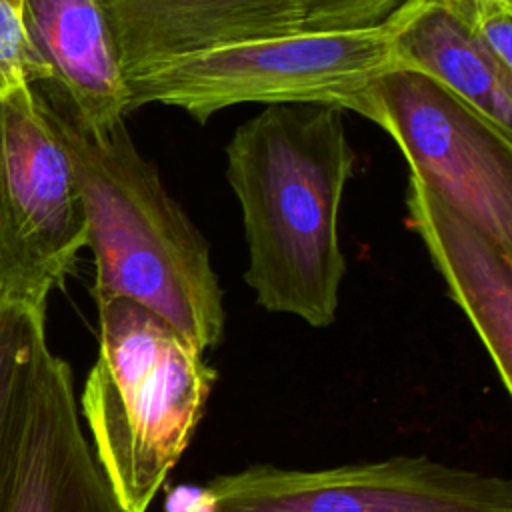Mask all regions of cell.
Listing matches in <instances>:
<instances>
[{"instance_id":"obj_2","label":"cell","mask_w":512,"mask_h":512,"mask_svg":"<svg viewBox=\"0 0 512 512\" xmlns=\"http://www.w3.org/2000/svg\"><path fill=\"white\" fill-rule=\"evenodd\" d=\"M32 88L74 168L94 256V300H134L202 352L216 348L226 314L210 246L134 144L126 118L92 132L48 82Z\"/></svg>"},{"instance_id":"obj_8","label":"cell","mask_w":512,"mask_h":512,"mask_svg":"<svg viewBox=\"0 0 512 512\" xmlns=\"http://www.w3.org/2000/svg\"><path fill=\"white\" fill-rule=\"evenodd\" d=\"M4 512H126L80 426L72 370L40 338L10 500Z\"/></svg>"},{"instance_id":"obj_18","label":"cell","mask_w":512,"mask_h":512,"mask_svg":"<svg viewBox=\"0 0 512 512\" xmlns=\"http://www.w3.org/2000/svg\"><path fill=\"white\" fill-rule=\"evenodd\" d=\"M8 2L12 4V8H14V10H18V12L22 10V2H24V0H8Z\"/></svg>"},{"instance_id":"obj_9","label":"cell","mask_w":512,"mask_h":512,"mask_svg":"<svg viewBox=\"0 0 512 512\" xmlns=\"http://www.w3.org/2000/svg\"><path fill=\"white\" fill-rule=\"evenodd\" d=\"M408 224L424 242L450 298L468 316L506 394L512 392V250L410 172Z\"/></svg>"},{"instance_id":"obj_6","label":"cell","mask_w":512,"mask_h":512,"mask_svg":"<svg viewBox=\"0 0 512 512\" xmlns=\"http://www.w3.org/2000/svg\"><path fill=\"white\" fill-rule=\"evenodd\" d=\"M84 246L70 156L34 88H18L0 98V300L46 310Z\"/></svg>"},{"instance_id":"obj_15","label":"cell","mask_w":512,"mask_h":512,"mask_svg":"<svg viewBox=\"0 0 512 512\" xmlns=\"http://www.w3.org/2000/svg\"><path fill=\"white\" fill-rule=\"evenodd\" d=\"M304 32H344L386 22L406 0H298Z\"/></svg>"},{"instance_id":"obj_16","label":"cell","mask_w":512,"mask_h":512,"mask_svg":"<svg viewBox=\"0 0 512 512\" xmlns=\"http://www.w3.org/2000/svg\"><path fill=\"white\" fill-rule=\"evenodd\" d=\"M470 28L490 58L512 72V6H496L482 12Z\"/></svg>"},{"instance_id":"obj_10","label":"cell","mask_w":512,"mask_h":512,"mask_svg":"<svg viewBox=\"0 0 512 512\" xmlns=\"http://www.w3.org/2000/svg\"><path fill=\"white\" fill-rule=\"evenodd\" d=\"M124 78L144 66L242 40L302 32L298 0H100Z\"/></svg>"},{"instance_id":"obj_14","label":"cell","mask_w":512,"mask_h":512,"mask_svg":"<svg viewBox=\"0 0 512 512\" xmlns=\"http://www.w3.org/2000/svg\"><path fill=\"white\" fill-rule=\"evenodd\" d=\"M50 80V70L36 50L24 20L8 0H0V98Z\"/></svg>"},{"instance_id":"obj_4","label":"cell","mask_w":512,"mask_h":512,"mask_svg":"<svg viewBox=\"0 0 512 512\" xmlns=\"http://www.w3.org/2000/svg\"><path fill=\"white\" fill-rule=\"evenodd\" d=\"M414 8L344 32H294L242 40L144 66L126 76L128 114L146 104L184 110L200 124L248 102L326 104L346 110L378 76L398 68L394 38Z\"/></svg>"},{"instance_id":"obj_17","label":"cell","mask_w":512,"mask_h":512,"mask_svg":"<svg viewBox=\"0 0 512 512\" xmlns=\"http://www.w3.org/2000/svg\"><path fill=\"white\" fill-rule=\"evenodd\" d=\"M450 12L460 16L464 22L472 24L482 12L496 6H512V0H436Z\"/></svg>"},{"instance_id":"obj_11","label":"cell","mask_w":512,"mask_h":512,"mask_svg":"<svg viewBox=\"0 0 512 512\" xmlns=\"http://www.w3.org/2000/svg\"><path fill=\"white\" fill-rule=\"evenodd\" d=\"M20 16L76 120L104 132L128 116L126 78L100 0H24Z\"/></svg>"},{"instance_id":"obj_3","label":"cell","mask_w":512,"mask_h":512,"mask_svg":"<svg viewBox=\"0 0 512 512\" xmlns=\"http://www.w3.org/2000/svg\"><path fill=\"white\" fill-rule=\"evenodd\" d=\"M98 354L80 396L94 456L126 512H146L188 448L216 370L158 314L96 300Z\"/></svg>"},{"instance_id":"obj_1","label":"cell","mask_w":512,"mask_h":512,"mask_svg":"<svg viewBox=\"0 0 512 512\" xmlns=\"http://www.w3.org/2000/svg\"><path fill=\"white\" fill-rule=\"evenodd\" d=\"M356 152L342 108L266 104L226 146V178L248 242L256 302L314 328L334 322L346 258L338 216Z\"/></svg>"},{"instance_id":"obj_5","label":"cell","mask_w":512,"mask_h":512,"mask_svg":"<svg viewBox=\"0 0 512 512\" xmlns=\"http://www.w3.org/2000/svg\"><path fill=\"white\" fill-rule=\"evenodd\" d=\"M346 110L378 124L408 168L512 250V138L432 78L394 68Z\"/></svg>"},{"instance_id":"obj_13","label":"cell","mask_w":512,"mask_h":512,"mask_svg":"<svg viewBox=\"0 0 512 512\" xmlns=\"http://www.w3.org/2000/svg\"><path fill=\"white\" fill-rule=\"evenodd\" d=\"M44 336V308L0 300V512L14 486L32 362Z\"/></svg>"},{"instance_id":"obj_12","label":"cell","mask_w":512,"mask_h":512,"mask_svg":"<svg viewBox=\"0 0 512 512\" xmlns=\"http://www.w3.org/2000/svg\"><path fill=\"white\" fill-rule=\"evenodd\" d=\"M398 68L420 72L512 138V72L480 46L470 24L436 0H414L394 38Z\"/></svg>"},{"instance_id":"obj_7","label":"cell","mask_w":512,"mask_h":512,"mask_svg":"<svg viewBox=\"0 0 512 512\" xmlns=\"http://www.w3.org/2000/svg\"><path fill=\"white\" fill-rule=\"evenodd\" d=\"M202 512H512L508 478L426 456L320 470L256 464L212 478Z\"/></svg>"}]
</instances>
